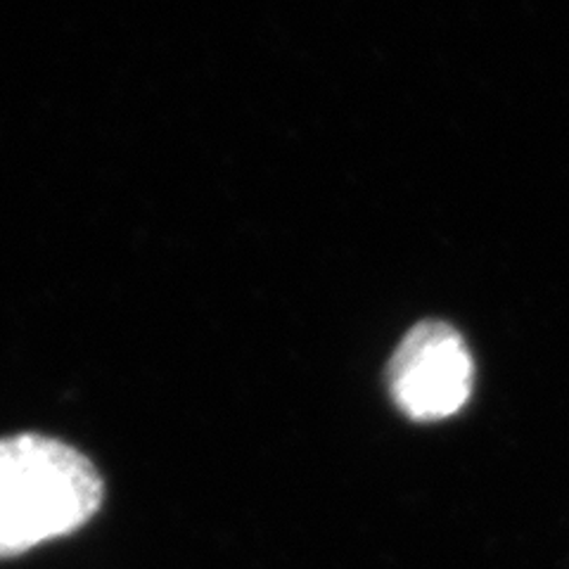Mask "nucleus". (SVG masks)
<instances>
[{
    "label": "nucleus",
    "mask_w": 569,
    "mask_h": 569,
    "mask_svg": "<svg viewBox=\"0 0 569 569\" xmlns=\"http://www.w3.org/2000/svg\"><path fill=\"white\" fill-rule=\"evenodd\" d=\"M104 482L81 451L46 435L0 439V560L69 537L96 518Z\"/></svg>",
    "instance_id": "f257e3e1"
},
{
    "label": "nucleus",
    "mask_w": 569,
    "mask_h": 569,
    "mask_svg": "<svg viewBox=\"0 0 569 569\" xmlns=\"http://www.w3.org/2000/svg\"><path fill=\"white\" fill-rule=\"evenodd\" d=\"M475 382L472 353L443 320H422L403 335L387 366V387L399 411L418 422L456 416Z\"/></svg>",
    "instance_id": "f03ea898"
}]
</instances>
